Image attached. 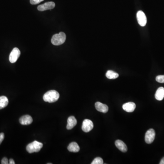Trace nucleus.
<instances>
[{
	"mask_svg": "<svg viewBox=\"0 0 164 164\" xmlns=\"http://www.w3.org/2000/svg\"><path fill=\"white\" fill-rule=\"evenodd\" d=\"M59 94L56 90H51L45 93L43 96L44 101L47 102L52 103L55 102L58 99Z\"/></svg>",
	"mask_w": 164,
	"mask_h": 164,
	"instance_id": "nucleus-1",
	"label": "nucleus"
},
{
	"mask_svg": "<svg viewBox=\"0 0 164 164\" xmlns=\"http://www.w3.org/2000/svg\"><path fill=\"white\" fill-rule=\"evenodd\" d=\"M66 39V36L63 32L54 35L51 39V42L54 45L58 46L63 44Z\"/></svg>",
	"mask_w": 164,
	"mask_h": 164,
	"instance_id": "nucleus-2",
	"label": "nucleus"
},
{
	"mask_svg": "<svg viewBox=\"0 0 164 164\" xmlns=\"http://www.w3.org/2000/svg\"><path fill=\"white\" fill-rule=\"evenodd\" d=\"M43 146V144L42 143L35 140L27 145L26 146V150L27 152L29 153L38 152L42 149Z\"/></svg>",
	"mask_w": 164,
	"mask_h": 164,
	"instance_id": "nucleus-3",
	"label": "nucleus"
},
{
	"mask_svg": "<svg viewBox=\"0 0 164 164\" xmlns=\"http://www.w3.org/2000/svg\"><path fill=\"white\" fill-rule=\"evenodd\" d=\"M20 54L19 49L17 48H14L9 56V61L12 63H16L20 56Z\"/></svg>",
	"mask_w": 164,
	"mask_h": 164,
	"instance_id": "nucleus-4",
	"label": "nucleus"
},
{
	"mask_svg": "<svg viewBox=\"0 0 164 164\" xmlns=\"http://www.w3.org/2000/svg\"><path fill=\"white\" fill-rule=\"evenodd\" d=\"M155 130L153 129L148 130L146 132L145 135V141L147 144L152 143L155 140Z\"/></svg>",
	"mask_w": 164,
	"mask_h": 164,
	"instance_id": "nucleus-5",
	"label": "nucleus"
},
{
	"mask_svg": "<svg viewBox=\"0 0 164 164\" xmlns=\"http://www.w3.org/2000/svg\"><path fill=\"white\" fill-rule=\"evenodd\" d=\"M136 16L137 19L140 25L141 26H145L147 23V18L144 12L140 11L137 13Z\"/></svg>",
	"mask_w": 164,
	"mask_h": 164,
	"instance_id": "nucleus-6",
	"label": "nucleus"
},
{
	"mask_svg": "<svg viewBox=\"0 0 164 164\" xmlns=\"http://www.w3.org/2000/svg\"><path fill=\"white\" fill-rule=\"evenodd\" d=\"M93 123L91 120L85 119L83 121L82 124V129L84 132H89L93 129Z\"/></svg>",
	"mask_w": 164,
	"mask_h": 164,
	"instance_id": "nucleus-7",
	"label": "nucleus"
},
{
	"mask_svg": "<svg viewBox=\"0 0 164 164\" xmlns=\"http://www.w3.org/2000/svg\"><path fill=\"white\" fill-rule=\"evenodd\" d=\"M55 6V4L53 1L46 2L44 4H42L39 6L38 7V10L42 11L48 10H51L54 8Z\"/></svg>",
	"mask_w": 164,
	"mask_h": 164,
	"instance_id": "nucleus-8",
	"label": "nucleus"
},
{
	"mask_svg": "<svg viewBox=\"0 0 164 164\" xmlns=\"http://www.w3.org/2000/svg\"><path fill=\"white\" fill-rule=\"evenodd\" d=\"M33 118L29 115H25L20 118L19 119L20 123L24 125H30L33 122Z\"/></svg>",
	"mask_w": 164,
	"mask_h": 164,
	"instance_id": "nucleus-9",
	"label": "nucleus"
},
{
	"mask_svg": "<svg viewBox=\"0 0 164 164\" xmlns=\"http://www.w3.org/2000/svg\"><path fill=\"white\" fill-rule=\"evenodd\" d=\"M95 106L96 109L100 112L106 113L108 111V106L106 104H103L99 102H97L95 103Z\"/></svg>",
	"mask_w": 164,
	"mask_h": 164,
	"instance_id": "nucleus-10",
	"label": "nucleus"
},
{
	"mask_svg": "<svg viewBox=\"0 0 164 164\" xmlns=\"http://www.w3.org/2000/svg\"><path fill=\"white\" fill-rule=\"evenodd\" d=\"M136 105L134 103L128 102L125 103L123 106V108L127 112H133L135 109Z\"/></svg>",
	"mask_w": 164,
	"mask_h": 164,
	"instance_id": "nucleus-11",
	"label": "nucleus"
},
{
	"mask_svg": "<svg viewBox=\"0 0 164 164\" xmlns=\"http://www.w3.org/2000/svg\"><path fill=\"white\" fill-rule=\"evenodd\" d=\"M115 145L117 148L123 152H126L127 151V147L123 141L121 140H117L115 142Z\"/></svg>",
	"mask_w": 164,
	"mask_h": 164,
	"instance_id": "nucleus-12",
	"label": "nucleus"
},
{
	"mask_svg": "<svg viewBox=\"0 0 164 164\" xmlns=\"http://www.w3.org/2000/svg\"><path fill=\"white\" fill-rule=\"evenodd\" d=\"M77 124V121L74 116L69 117L68 119V124L67 125V129L68 130H71Z\"/></svg>",
	"mask_w": 164,
	"mask_h": 164,
	"instance_id": "nucleus-13",
	"label": "nucleus"
},
{
	"mask_svg": "<svg viewBox=\"0 0 164 164\" xmlns=\"http://www.w3.org/2000/svg\"><path fill=\"white\" fill-rule=\"evenodd\" d=\"M155 98L157 100L161 101L164 98V88L160 87L158 88L155 94Z\"/></svg>",
	"mask_w": 164,
	"mask_h": 164,
	"instance_id": "nucleus-14",
	"label": "nucleus"
},
{
	"mask_svg": "<svg viewBox=\"0 0 164 164\" xmlns=\"http://www.w3.org/2000/svg\"><path fill=\"white\" fill-rule=\"evenodd\" d=\"M68 149L69 151L72 152H78L80 150V147L76 142H72L68 146Z\"/></svg>",
	"mask_w": 164,
	"mask_h": 164,
	"instance_id": "nucleus-15",
	"label": "nucleus"
},
{
	"mask_svg": "<svg viewBox=\"0 0 164 164\" xmlns=\"http://www.w3.org/2000/svg\"><path fill=\"white\" fill-rule=\"evenodd\" d=\"M8 102V99L6 97L4 96H0V109L7 106Z\"/></svg>",
	"mask_w": 164,
	"mask_h": 164,
	"instance_id": "nucleus-16",
	"label": "nucleus"
},
{
	"mask_svg": "<svg viewBox=\"0 0 164 164\" xmlns=\"http://www.w3.org/2000/svg\"><path fill=\"white\" fill-rule=\"evenodd\" d=\"M118 74L112 70H108L106 73V76L108 79H116L118 78Z\"/></svg>",
	"mask_w": 164,
	"mask_h": 164,
	"instance_id": "nucleus-17",
	"label": "nucleus"
},
{
	"mask_svg": "<svg viewBox=\"0 0 164 164\" xmlns=\"http://www.w3.org/2000/svg\"><path fill=\"white\" fill-rule=\"evenodd\" d=\"M103 160L101 158L97 157L93 160L91 164H103Z\"/></svg>",
	"mask_w": 164,
	"mask_h": 164,
	"instance_id": "nucleus-18",
	"label": "nucleus"
},
{
	"mask_svg": "<svg viewBox=\"0 0 164 164\" xmlns=\"http://www.w3.org/2000/svg\"><path fill=\"white\" fill-rule=\"evenodd\" d=\"M156 81L160 83H164V75H158L156 77Z\"/></svg>",
	"mask_w": 164,
	"mask_h": 164,
	"instance_id": "nucleus-19",
	"label": "nucleus"
},
{
	"mask_svg": "<svg viewBox=\"0 0 164 164\" xmlns=\"http://www.w3.org/2000/svg\"><path fill=\"white\" fill-rule=\"evenodd\" d=\"M43 1L44 0H30V3L32 5H36Z\"/></svg>",
	"mask_w": 164,
	"mask_h": 164,
	"instance_id": "nucleus-20",
	"label": "nucleus"
},
{
	"mask_svg": "<svg viewBox=\"0 0 164 164\" xmlns=\"http://www.w3.org/2000/svg\"><path fill=\"white\" fill-rule=\"evenodd\" d=\"M1 163L2 164H9L8 159L6 157H4L1 160Z\"/></svg>",
	"mask_w": 164,
	"mask_h": 164,
	"instance_id": "nucleus-21",
	"label": "nucleus"
},
{
	"mask_svg": "<svg viewBox=\"0 0 164 164\" xmlns=\"http://www.w3.org/2000/svg\"><path fill=\"white\" fill-rule=\"evenodd\" d=\"M4 139V134L3 133H0V145L2 143Z\"/></svg>",
	"mask_w": 164,
	"mask_h": 164,
	"instance_id": "nucleus-22",
	"label": "nucleus"
},
{
	"mask_svg": "<svg viewBox=\"0 0 164 164\" xmlns=\"http://www.w3.org/2000/svg\"><path fill=\"white\" fill-rule=\"evenodd\" d=\"M9 164H15V163L14 160H13V159H10V160H9Z\"/></svg>",
	"mask_w": 164,
	"mask_h": 164,
	"instance_id": "nucleus-23",
	"label": "nucleus"
},
{
	"mask_svg": "<svg viewBox=\"0 0 164 164\" xmlns=\"http://www.w3.org/2000/svg\"><path fill=\"white\" fill-rule=\"evenodd\" d=\"M160 164H164V157H163L160 162Z\"/></svg>",
	"mask_w": 164,
	"mask_h": 164,
	"instance_id": "nucleus-24",
	"label": "nucleus"
}]
</instances>
